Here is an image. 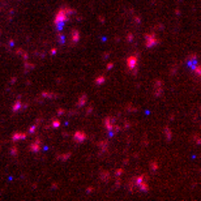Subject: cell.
I'll return each instance as SVG.
<instances>
[{"label":"cell","mask_w":201,"mask_h":201,"mask_svg":"<svg viewBox=\"0 0 201 201\" xmlns=\"http://www.w3.org/2000/svg\"><path fill=\"white\" fill-rule=\"evenodd\" d=\"M144 38H145V46H146V48H153V47H156V46L159 43V39H158V37L156 35V33H149V34H145Z\"/></svg>","instance_id":"cell-1"},{"label":"cell","mask_w":201,"mask_h":201,"mask_svg":"<svg viewBox=\"0 0 201 201\" xmlns=\"http://www.w3.org/2000/svg\"><path fill=\"white\" fill-rule=\"evenodd\" d=\"M41 148H42V140L38 137V139H35L34 141L29 145L28 150H29V152H31V153H34V154H38L41 152Z\"/></svg>","instance_id":"cell-2"},{"label":"cell","mask_w":201,"mask_h":201,"mask_svg":"<svg viewBox=\"0 0 201 201\" xmlns=\"http://www.w3.org/2000/svg\"><path fill=\"white\" fill-rule=\"evenodd\" d=\"M197 59H198V58H197V55H196V54H191V55H188V56L185 58V65H187L191 71H192L196 65L198 64Z\"/></svg>","instance_id":"cell-3"},{"label":"cell","mask_w":201,"mask_h":201,"mask_svg":"<svg viewBox=\"0 0 201 201\" xmlns=\"http://www.w3.org/2000/svg\"><path fill=\"white\" fill-rule=\"evenodd\" d=\"M69 21V16L67 13L64 12V9L63 8H60V11L56 13V16H55V20H54V24H56V22H68Z\"/></svg>","instance_id":"cell-4"},{"label":"cell","mask_w":201,"mask_h":201,"mask_svg":"<svg viewBox=\"0 0 201 201\" xmlns=\"http://www.w3.org/2000/svg\"><path fill=\"white\" fill-rule=\"evenodd\" d=\"M86 139H88V136H86V133L84 131H77V132L73 133V141L76 144H82Z\"/></svg>","instance_id":"cell-5"},{"label":"cell","mask_w":201,"mask_h":201,"mask_svg":"<svg viewBox=\"0 0 201 201\" xmlns=\"http://www.w3.org/2000/svg\"><path fill=\"white\" fill-rule=\"evenodd\" d=\"M137 63H139V56L137 55H131L129 58L127 59V67L128 69H133L135 67H137Z\"/></svg>","instance_id":"cell-6"},{"label":"cell","mask_w":201,"mask_h":201,"mask_svg":"<svg viewBox=\"0 0 201 201\" xmlns=\"http://www.w3.org/2000/svg\"><path fill=\"white\" fill-rule=\"evenodd\" d=\"M115 122H116V119H115V118H112V116H107V118H105L103 123H105L106 131H107V129H112V125L115 124Z\"/></svg>","instance_id":"cell-7"},{"label":"cell","mask_w":201,"mask_h":201,"mask_svg":"<svg viewBox=\"0 0 201 201\" xmlns=\"http://www.w3.org/2000/svg\"><path fill=\"white\" fill-rule=\"evenodd\" d=\"M28 137V133H22V132H14L13 136H12V141L13 142H17L20 140H25Z\"/></svg>","instance_id":"cell-8"},{"label":"cell","mask_w":201,"mask_h":201,"mask_svg":"<svg viewBox=\"0 0 201 201\" xmlns=\"http://www.w3.org/2000/svg\"><path fill=\"white\" fill-rule=\"evenodd\" d=\"M86 102H88V95H86V94H82V95L79 98V101L76 102V107L77 108L84 107V106L86 105Z\"/></svg>","instance_id":"cell-9"},{"label":"cell","mask_w":201,"mask_h":201,"mask_svg":"<svg viewBox=\"0 0 201 201\" xmlns=\"http://www.w3.org/2000/svg\"><path fill=\"white\" fill-rule=\"evenodd\" d=\"M97 145H98V148L101 149V150H99V154L107 153V152H108V141H99Z\"/></svg>","instance_id":"cell-10"},{"label":"cell","mask_w":201,"mask_h":201,"mask_svg":"<svg viewBox=\"0 0 201 201\" xmlns=\"http://www.w3.org/2000/svg\"><path fill=\"white\" fill-rule=\"evenodd\" d=\"M41 95H42V98L55 99V98H59L60 94H55V93H52V91H47V90H45V91H42V93H41Z\"/></svg>","instance_id":"cell-11"},{"label":"cell","mask_w":201,"mask_h":201,"mask_svg":"<svg viewBox=\"0 0 201 201\" xmlns=\"http://www.w3.org/2000/svg\"><path fill=\"white\" fill-rule=\"evenodd\" d=\"M80 38H81V34H80V31L77 30V29H73V30L71 31V39H72V42H73V45L79 42Z\"/></svg>","instance_id":"cell-12"},{"label":"cell","mask_w":201,"mask_h":201,"mask_svg":"<svg viewBox=\"0 0 201 201\" xmlns=\"http://www.w3.org/2000/svg\"><path fill=\"white\" fill-rule=\"evenodd\" d=\"M137 187H139L140 191H141V192H144V193H148V192H149V184L146 183V180L141 181V183H140Z\"/></svg>","instance_id":"cell-13"},{"label":"cell","mask_w":201,"mask_h":201,"mask_svg":"<svg viewBox=\"0 0 201 201\" xmlns=\"http://www.w3.org/2000/svg\"><path fill=\"white\" fill-rule=\"evenodd\" d=\"M21 106H22V102H21V98H20V97H18V98H17V101L14 102L13 107H12V111H13V112H18V111L21 110Z\"/></svg>","instance_id":"cell-14"},{"label":"cell","mask_w":201,"mask_h":201,"mask_svg":"<svg viewBox=\"0 0 201 201\" xmlns=\"http://www.w3.org/2000/svg\"><path fill=\"white\" fill-rule=\"evenodd\" d=\"M163 132H164V136H166L167 141H171V139H173V131H171L169 127H164L163 128Z\"/></svg>","instance_id":"cell-15"},{"label":"cell","mask_w":201,"mask_h":201,"mask_svg":"<svg viewBox=\"0 0 201 201\" xmlns=\"http://www.w3.org/2000/svg\"><path fill=\"white\" fill-rule=\"evenodd\" d=\"M71 156H72V153H64V154H60V156H58L56 158L60 159V161H63V162H65V161H68V159L71 158Z\"/></svg>","instance_id":"cell-16"},{"label":"cell","mask_w":201,"mask_h":201,"mask_svg":"<svg viewBox=\"0 0 201 201\" xmlns=\"http://www.w3.org/2000/svg\"><path fill=\"white\" fill-rule=\"evenodd\" d=\"M101 180H103V181L110 180V173H108V171H102V173H101Z\"/></svg>","instance_id":"cell-17"},{"label":"cell","mask_w":201,"mask_h":201,"mask_svg":"<svg viewBox=\"0 0 201 201\" xmlns=\"http://www.w3.org/2000/svg\"><path fill=\"white\" fill-rule=\"evenodd\" d=\"M157 170H158V162L152 161L150 162V171H152V173H156Z\"/></svg>","instance_id":"cell-18"},{"label":"cell","mask_w":201,"mask_h":201,"mask_svg":"<svg viewBox=\"0 0 201 201\" xmlns=\"http://www.w3.org/2000/svg\"><path fill=\"white\" fill-rule=\"evenodd\" d=\"M105 81H106V77L105 76H98L95 79V84H97V85H103V84H105Z\"/></svg>","instance_id":"cell-19"},{"label":"cell","mask_w":201,"mask_h":201,"mask_svg":"<svg viewBox=\"0 0 201 201\" xmlns=\"http://www.w3.org/2000/svg\"><path fill=\"white\" fill-rule=\"evenodd\" d=\"M63 9H64V12L68 14V16H72V14H76L77 13L76 9H73V8H68V7H65V8H63Z\"/></svg>","instance_id":"cell-20"},{"label":"cell","mask_w":201,"mask_h":201,"mask_svg":"<svg viewBox=\"0 0 201 201\" xmlns=\"http://www.w3.org/2000/svg\"><path fill=\"white\" fill-rule=\"evenodd\" d=\"M50 125H51L52 128H55V129H58V128L60 127V120L59 119H52L51 120V124H50Z\"/></svg>","instance_id":"cell-21"},{"label":"cell","mask_w":201,"mask_h":201,"mask_svg":"<svg viewBox=\"0 0 201 201\" xmlns=\"http://www.w3.org/2000/svg\"><path fill=\"white\" fill-rule=\"evenodd\" d=\"M37 129H38V125H31V127H29V129H28V135H34L35 132H37Z\"/></svg>","instance_id":"cell-22"},{"label":"cell","mask_w":201,"mask_h":201,"mask_svg":"<svg viewBox=\"0 0 201 201\" xmlns=\"http://www.w3.org/2000/svg\"><path fill=\"white\" fill-rule=\"evenodd\" d=\"M24 63H25V72H28L29 69H34L35 68V64L29 63V60H28V62H24Z\"/></svg>","instance_id":"cell-23"},{"label":"cell","mask_w":201,"mask_h":201,"mask_svg":"<svg viewBox=\"0 0 201 201\" xmlns=\"http://www.w3.org/2000/svg\"><path fill=\"white\" fill-rule=\"evenodd\" d=\"M58 42H59L60 45H64L65 43V35L60 34V31H59V34H58Z\"/></svg>","instance_id":"cell-24"},{"label":"cell","mask_w":201,"mask_h":201,"mask_svg":"<svg viewBox=\"0 0 201 201\" xmlns=\"http://www.w3.org/2000/svg\"><path fill=\"white\" fill-rule=\"evenodd\" d=\"M64 26H65V22H56L55 24V29H56L58 31H62L63 29H64Z\"/></svg>","instance_id":"cell-25"},{"label":"cell","mask_w":201,"mask_h":201,"mask_svg":"<svg viewBox=\"0 0 201 201\" xmlns=\"http://www.w3.org/2000/svg\"><path fill=\"white\" fill-rule=\"evenodd\" d=\"M156 90H154V97H161L162 94H163V89L162 88H154Z\"/></svg>","instance_id":"cell-26"},{"label":"cell","mask_w":201,"mask_h":201,"mask_svg":"<svg viewBox=\"0 0 201 201\" xmlns=\"http://www.w3.org/2000/svg\"><path fill=\"white\" fill-rule=\"evenodd\" d=\"M112 129H114V132H115V133H119L120 131H123V129H122V125L116 124V123H115V124L112 125Z\"/></svg>","instance_id":"cell-27"},{"label":"cell","mask_w":201,"mask_h":201,"mask_svg":"<svg viewBox=\"0 0 201 201\" xmlns=\"http://www.w3.org/2000/svg\"><path fill=\"white\" fill-rule=\"evenodd\" d=\"M11 154L12 156H17L18 154V148L16 146V145H13V146L11 148Z\"/></svg>","instance_id":"cell-28"},{"label":"cell","mask_w":201,"mask_h":201,"mask_svg":"<svg viewBox=\"0 0 201 201\" xmlns=\"http://www.w3.org/2000/svg\"><path fill=\"white\" fill-rule=\"evenodd\" d=\"M125 39H127V42L132 43V42H133V39H135V35H133L132 33H128V34H127V37H125Z\"/></svg>","instance_id":"cell-29"},{"label":"cell","mask_w":201,"mask_h":201,"mask_svg":"<svg viewBox=\"0 0 201 201\" xmlns=\"http://www.w3.org/2000/svg\"><path fill=\"white\" fill-rule=\"evenodd\" d=\"M123 173H124V169L120 167V169H118V170L115 171V176H116V178H120V175H122Z\"/></svg>","instance_id":"cell-30"},{"label":"cell","mask_w":201,"mask_h":201,"mask_svg":"<svg viewBox=\"0 0 201 201\" xmlns=\"http://www.w3.org/2000/svg\"><path fill=\"white\" fill-rule=\"evenodd\" d=\"M154 88H162V81L159 79L154 80Z\"/></svg>","instance_id":"cell-31"},{"label":"cell","mask_w":201,"mask_h":201,"mask_svg":"<svg viewBox=\"0 0 201 201\" xmlns=\"http://www.w3.org/2000/svg\"><path fill=\"white\" fill-rule=\"evenodd\" d=\"M115 135H116V133L114 132V129H107V136L110 137V139H112V137L115 136Z\"/></svg>","instance_id":"cell-32"},{"label":"cell","mask_w":201,"mask_h":201,"mask_svg":"<svg viewBox=\"0 0 201 201\" xmlns=\"http://www.w3.org/2000/svg\"><path fill=\"white\" fill-rule=\"evenodd\" d=\"M133 21H135L137 25H140V24H141V17H140V16H133Z\"/></svg>","instance_id":"cell-33"},{"label":"cell","mask_w":201,"mask_h":201,"mask_svg":"<svg viewBox=\"0 0 201 201\" xmlns=\"http://www.w3.org/2000/svg\"><path fill=\"white\" fill-rule=\"evenodd\" d=\"M131 73H132V76H137V73H139V67H135L133 69H131Z\"/></svg>","instance_id":"cell-34"},{"label":"cell","mask_w":201,"mask_h":201,"mask_svg":"<svg viewBox=\"0 0 201 201\" xmlns=\"http://www.w3.org/2000/svg\"><path fill=\"white\" fill-rule=\"evenodd\" d=\"M65 112H67V111H65L64 110V108H58V110H56V114H58V115H59V116H62V115H64V114Z\"/></svg>","instance_id":"cell-35"},{"label":"cell","mask_w":201,"mask_h":201,"mask_svg":"<svg viewBox=\"0 0 201 201\" xmlns=\"http://www.w3.org/2000/svg\"><path fill=\"white\" fill-rule=\"evenodd\" d=\"M21 55H22L24 62H28V60H29V54H28V52H22Z\"/></svg>","instance_id":"cell-36"},{"label":"cell","mask_w":201,"mask_h":201,"mask_svg":"<svg viewBox=\"0 0 201 201\" xmlns=\"http://www.w3.org/2000/svg\"><path fill=\"white\" fill-rule=\"evenodd\" d=\"M129 127H131V123L128 122V120H125V122H124V127H122V129H128Z\"/></svg>","instance_id":"cell-37"},{"label":"cell","mask_w":201,"mask_h":201,"mask_svg":"<svg viewBox=\"0 0 201 201\" xmlns=\"http://www.w3.org/2000/svg\"><path fill=\"white\" fill-rule=\"evenodd\" d=\"M112 68H114V63L112 62L107 63V65H106V69H107V71H110V69H112Z\"/></svg>","instance_id":"cell-38"},{"label":"cell","mask_w":201,"mask_h":201,"mask_svg":"<svg viewBox=\"0 0 201 201\" xmlns=\"http://www.w3.org/2000/svg\"><path fill=\"white\" fill-rule=\"evenodd\" d=\"M120 185H122V181H120V179L118 178V179H116V181H115V188H119Z\"/></svg>","instance_id":"cell-39"},{"label":"cell","mask_w":201,"mask_h":201,"mask_svg":"<svg viewBox=\"0 0 201 201\" xmlns=\"http://www.w3.org/2000/svg\"><path fill=\"white\" fill-rule=\"evenodd\" d=\"M94 192V188L93 187H88L86 188V195H90V193Z\"/></svg>","instance_id":"cell-40"},{"label":"cell","mask_w":201,"mask_h":201,"mask_svg":"<svg viewBox=\"0 0 201 201\" xmlns=\"http://www.w3.org/2000/svg\"><path fill=\"white\" fill-rule=\"evenodd\" d=\"M127 110H128V111H137L139 108H137V107H132V105H128Z\"/></svg>","instance_id":"cell-41"},{"label":"cell","mask_w":201,"mask_h":201,"mask_svg":"<svg viewBox=\"0 0 201 201\" xmlns=\"http://www.w3.org/2000/svg\"><path fill=\"white\" fill-rule=\"evenodd\" d=\"M93 106H89V107L88 108H86V115H90V114H91V111H93Z\"/></svg>","instance_id":"cell-42"},{"label":"cell","mask_w":201,"mask_h":201,"mask_svg":"<svg viewBox=\"0 0 201 201\" xmlns=\"http://www.w3.org/2000/svg\"><path fill=\"white\" fill-rule=\"evenodd\" d=\"M42 122H43V119H42V118H38V119L35 120V125H38V127H39V125H41V123H42Z\"/></svg>","instance_id":"cell-43"},{"label":"cell","mask_w":201,"mask_h":201,"mask_svg":"<svg viewBox=\"0 0 201 201\" xmlns=\"http://www.w3.org/2000/svg\"><path fill=\"white\" fill-rule=\"evenodd\" d=\"M154 29H159V30H163V29H164V25H163V24H158V25H157Z\"/></svg>","instance_id":"cell-44"},{"label":"cell","mask_w":201,"mask_h":201,"mask_svg":"<svg viewBox=\"0 0 201 201\" xmlns=\"http://www.w3.org/2000/svg\"><path fill=\"white\" fill-rule=\"evenodd\" d=\"M108 56H110V52H105V54L102 55V59L107 60V59H108Z\"/></svg>","instance_id":"cell-45"},{"label":"cell","mask_w":201,"mask_h":201,"mask_svg":"<svg viewBox=\"0 0 201 201\" xmlns=\"http://www.w3.org/2000/svg\"><path fill=\"white\" fill-rule=\"evenodd\" d=\"M22 48H17V50H16V55H17V56H20L21 54H22Z\"/></svg>","instance_id":"cell-46"},{"label":"cell","mask_w":201,"mask_h":201,"mask_svg":"<svg viewBox=\"0 0 201 201\" xmlns=\"http://www.w3.org/2000/svg\"><path fill=\"white\" fill-rule=\"evenodd\" d=\"M98 21H99L101 24H105V17H103V16H99V17H98Z\"/></svg>","instance_id":"cell-47"},{"label":"cell","mask_w":201,"mask_h":201,"mask_svg":"<svg viewBox=\"0 0 201 201\" xmlns=\"http://www.w3.org/2000/svg\"><path fill=\"white\" fill-rule=\"evenodd\" d=\"M77 114V111L76 110H71V111H68V115H76Z\"/></svg>","instance_id":"cell-48"},{"label":"cell","mask_w":201,"mask_h":201,"mask_svg":"<svg viewBox=\"0 0 201 201\" xmlns=\"http://www.w3.org/2000/svg\"><path fill=\"white\" fill-rule=\"evenodd\" d=\"M193 140L197 142V145H200V139H198V136H195V137H193Z\"/></svg>","instance_id":"cell-49"},{"label":"cell","mask_w":201,"mask_h":201,"mask_svg":"<svg viewBox=\"0 0 201 201\" xmlns=\"http://www.w3.org/2000/svg\"><path fill=\"white\" fill-rule=\"evenodd\" d=\"M56 51H58L56 48H51V51H50V54H51V55H55V54H56Z\"/></svg>","instance_id":"cell-50"},{"label":"cell","mask_w":201,"mask_h":201,"mask_svg":"<svg viewBox=\"0 0 201 201\" xmlns=\"http://www.w3.org/2000/svg\"><path fill=\"white\" fill-rule=\"evenodd\" d=\"M176 69H178V68H176V65H175V67H173V69H171V74L176 73Z\"/></svg>","instance_id":"cell-51"},{"label":"cell","mask_w":201,"mask_h":201,"mask_svg":"<svg viewBox=\"0 0 201 201\" xmlns=\"http://www.w3.org/2000/svg\"><path fill=\"white\" fill-rule=\"evenodd\" d=\"M16 81H17V77H12L11 79V84H14Z\"/></svg>","instance_id":"cell-52"},{"label":"cell","mask_w":201,"mask_h":201,"mask_svg":"<svg viewBox=\"0 0 201 201\" xmlns=\"http://www.w3.org/2000/svg\"><path fill=\"white\" fill-rule=\"evenodd\" d=\"M62 136H63V137H68V136H69V133H68V132H63V133H62Z\"/></svg>","instance_id":"cell-53"},{"label":"cell","mask_w":201,"mask_h":201,"mask_svg":"<svg viewBox=\"0 0 201 201\" xmlns=\"http://www.w3.org/2000/svg\"><path fill=\"white\" fill-rule=\"evenodd\" d=\"M52 189H56V188H58V183H54V184H52Z\"/></svg>","instance_id":"cell-54"},{"label":"cell","mask_w":201,"mask_h":201,"mask_svg":"<svg viewBox=\"0 0 201 201\" xmlns=\"http://www.w3.org/2000/svg\"><path fill=\"white\" fill-rule=\"evenodd\" d=\"M14 45V41L13 39H9V46H13Z\"/></svg>","instance_id":"cell-55"},{"label":"cell","mask_w":201,"mask_h":201,"mask_svg":"<svg viewBox=\"0 0 201 201\" xmlns=\"http://www.w3.org/2000/svg\"><path fill=\"white\" fill-rule=\"evenodd\" d=\"M175 14H176V16H179V14H180V11H179V9H175Z\"/></svg>","instance_id":"cell-56"},{"label":"cell","mask_w":201,"mask_h":201,"mask_svg":"<svg viewBox=\"0 0 201 201\" xmlns=\"http://www.w3.org/2000/svg\"><path fill=\"white\" fill-rule=\"evenodd\" d=\"M174 118H175V114H173V115L170 116V120H174Z\"/></svg>","instance_id":"cell-57"},{"label":"cell","mask_w":201,"mask_h":201,"mask_svg":"<svg viewBox=\"0 0 201 201\" xmlns=\"http://www.w3.org/2000/svg\"><path fill=\"white\" fill-rule=\"evenodd\" d=\"M101 39H102L103 42H106V41H107V38H106V37H101Z\"/></svg>","instance_id":"cell-58"}]
</instances>
